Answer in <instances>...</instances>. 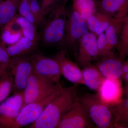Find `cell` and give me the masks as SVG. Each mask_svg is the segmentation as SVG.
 <instances>
[{"label": "cell", "mask_w": 128, "mask_h": 128, "mask_svg": "<svg viewBox=\"0 0 128 128\" xmlns=\"http://www.w3.org/2000/svg\"><path fill=\"white\" fill-rule=\"evenodd\" d=\"M78 85L61 88L30 128H56L63 116L72 107L76 98Z\"/></svg>", "instance_id": "obj_1"}, {"label": "cell", "mask_w": 128, "mask_h": 128, "mask_svg": "<svg viewBox=\"0 0 128 128\" xmlns=\"http://www.w3.org/2000/svg\"><path fill=\"white\" fill-rule=\"evenodd\" d=\"M48 15L42 25L40 40L47 46L63 44L67 16L64 4L59 5Z\"/></svg>", "instance_id": "obj_2"}, {"label": "cell", "mask_w": 128, "mask_h": 128, "mask_svg": "<svg viewBox=\"0 0 128 128\" xmlns=\"http://www.w3.org/2000/svg\"><path fill=\"white\" fill-rule=\"evenodd\" d=\"M78 98L98 128H114L111 106L102 102L96 94L87 93Z\"/></svg>", "instance_id": "obj_3"}, {"label": "cell", "mask_w": 128, "mask_h": 128, "mask_svg": "<svg viewBox=\"0 0 128 128\" xmlns=\"http://www.w3.org/2000/svg\"><path fill=\"white\" fill-rule=\"evenodd\" d=\"M60 85V83L56 84L34 71L28 79L23 91L22 107L28 104L44 98L55 90Z\"/></svg>", "instance_id": "obj_4"}, {"label": "cell", "mask_w": 128, "mask_h": 128, "mask_svg": "<svg viewBox=\"0 0 128 128\" xmlns=\"http://www.w3.org/2000/svg\"><path fill=\"white\" fill-rule=\"evenodd\" d=\"M6 70L13 78L14 93L23 92L28 79L34 72L29 57L26 55L10 57Z\"/></svg>", "instance_id": "obj_5"}, {"label": "cell", "mask_w": 128, "mask_h": 128, "mask_svg": "<svg viewBox=\"0 0 128 128\" xmlns=\"http://www.w3.org/2000/svg\"><path fill=\"white\" fill-rule=\"evenodd\" d=\"M62 87L60 85L51 94L41 100L24 106L10 128H20L33 123L39 118L44 108L54 98Z\"/></svg>", "instance_id": "obj_6"}, {"label": "cell", "mask_w": 128, "mask_h": 128, "mask_svg": "<svg viewBox=\"0 0 128 128\" xmlns=\"http://www.w3.org/2000/svg\"><path fill=\"white\" fill-rule=\"evenodd\" d=\"M67 16L63 44L73 48L83 34L88 32L86 21L73 9L66 11Z\"/></svg>", "instance_id": "obj_7"}, {"label": "cell", "mask_w": 128, "mask_h": 128, "mask_svg": "<svg viewBox=\"0 0 128 128\" xmlns=\"http://www.w3.org/2000/svg\"><path fill=\"white\" fill-rule=\"evenodd\" d=\"M94 124L76 96L71 108L63 116L56 128H90Z\"/></svg>", "instance_id": "obj_8"}, {"label": "cell", "mask_w": 128, "mask_h": 128, "mask_svg": "<svg viewBox=\"0 0 128 128\" xmlns=\"http://www.w3.org/2000/svg\"><path fill=\"white\" fill-rule=\"evenodd\" d=\"M29 58L35 73L56 84L60 83L61 74L58 64L54 58L38 52L32 54Z\"/></svg>", "instance_id": "obj_9"}, {"label": "cell", "mask_w": 128, "mask_h": 128, "mask_svg": "<svg viewBox=\"0 0 128 128\" xmlns=\"http://www.w3.org/2000/svg\"><path fill=\"white\" fill-rule=\"evenodd\" d=\"M96 41V34L89 32L79 40L76 57L79 67L83 68L93 60L99 58Z\"/></svg>", "instance_id": "obj_10"}, {"label": "cell", "mask_w": 128, "mask_h": 128, "mask_svg": "<svg viewBox=\"0 0 128 128\" xmlns=\"http://www.w3.org/2000/svg\"><path fill=\"white\" fill-rule=\"evenodd\" d=\"M23 92L14 95L0 104V125L10 128L23 106Z\"/></svg>", "instance_id": "obj_11"}, {"label": "cell", "mask_w": 128, "mask_h": 128, "mask_svg": "<svg viewBox=\"0 0 128 128\" xmlns=\"http://www.w3.org/2000/svg\"><path fill=\"white\" fill-rule=\"evenodd\" d=\"M97 92L100 100L110 106L121 100L123 95L120 79L105 78Z\"/></svg>", "instance_id": "obj_12"}, {"label": "cell", "mask_w": 128, "mask_h": 128, "mask_svg": "<svg viewBox=\"0 0 128 128\" xmlns=\"http://www.w3.org/2000/svg\"><path fill=\"white\" fill-rule=\"evenodd\" d=\"M54 58L58 64L61 75L66 80L75 84H83L82 70L68 57L66 50L58 52Z\"/></svg>", "instance_id": "obj_13"}, {"label": "cell", "mask_w": 128, "mask_h": 128, "mask_svg": "<svg viewBox=\"0 0 128 128\" xmlns=\"http://www.w3.org/2000/svg\"><path fill=\"white\" fill-rule=\"evenodd\" d=\"M95 64L106 78L120 79L122 74V59L116 57L114 53L100 58Z\"/></svg>", "instance_id": "obj_14"}, {"label": "cell", "mask_w": 128, "mask_h": 128, "mask_svg": "<svg viewBox=\"0 0 128 128\" xmlns=\"http://www.w3.org/2000/svg\"><path fill=\"white\" fill-rule=\"evenodd\" d=\"M98 7L100 12L112 18L123 19L128 16V0H101Z\"/></svg>", "instance_id": "obj_15"}, {"label": "cell", "mask_w": 128, "mask_h": 128, "mask_svg": "<svg viewBox=\"0 0 128 128\" xmlns=\"http://www.w3.org/2000/svg\"><path fill=\"white\" fill-rule=\"evenodd\" d=\"M83 84L92 90L97 91L105 78L95 65L90 64L82 70Z\"/></svg>", "instance_id": "obj_16"}, {"label": "cell", "mask_w": 128, "mask_h": 128, "mask_svg": "<svg viewBox=\"0 0 128 128\" xmlns=\"http://www.w3.org/2000/svg\"><path fill=\"white\" fill-rule=\"evenodd\" d=\"M38 43L22 36L13 44L5 47L10 57L26 55L36 49Z\"/></svg>", "instance_id": "obj_17"}, {"label": "cell", "mask_w": 128, "mask_h": 128, "mask_svg": "<svg viewBox=\"0 0 128 128\" xmlns=\"http://www.w3.org/2000/svg\"><path fill=\"white\" fill-rule=\"evenodd\" d=\"M111 106L113 114L114 128H128V96Z\"/></svg>", "instance_id": "obj_18"}, {"label": "cell", "mask_w": 128, "mask_h": 128, "mask_svg": "<svg viewBox=\"0 0 128 128\" xmlns=\"http://www.w3.org/2000/svg\"><path fill=\"white\" fill-rule=\"evenodd\" d=\"M21 0H0V26L2 27L17 15Z\"/></svg>", "instance_id": "obj_19"}, {"label": "cell", "mask_w": 128, "mask_h": 128, "mask_svg": "<svg viewBox=\"0 0 128 128\" xmlns=\"http://www.w3.org/2000/svg\"><path fill=\"white\" fill-rule=\"evenodd\" d=\"M13 19L20 28L22 36L38 43L40 36L37 32L36 26L34 24L19 14L16 15Z\"/></svg>", "instance_id": "obj_20"}, {"label": "cell", "mask_w": 128, "mask_h": 128, "mask_svg": "<svg viewBox=\"0 0 128 128\" xmlns=\"http://www.w3.org/2000/svg\"><path fill=\"white\" fill-rule=\"evenodd\" d=\"M73 9L86 21L96 12V6L94 0H73Z\"/></svg>", "instance_id": "obj_21"}, {"label": "cell", "mask_w": 128, "mask_h": 128, "mask_svg": "<svg viewBox=\"0 0 128 128\" xmlns=\"http://www.w3.org/2000/svg\"><path fill=\"white\" fill-rule=\"evenodd\" d=\"M13 86V78L6 70L0 79V103L9 96L12 90Z\"/></svg>", "instance_id": "obj_22"}, {"label": "cell", "mask_w": 128, "mask_h": 128, "mask_svg": "<svg viewBox=\"0 0 128 128\" xmlns=\"http://www.w3.org/2000/svg\"><path fill=\"white\" fill-rule=\"evenodd\" d=\"M120 40L116 46L119 57L124 59L128 54V16L124 22L120 33Z\"/></svg>", "instance_id": "obj_23"}, {"label": "cell", "mask_w": 128, "mask_h": 128, "mask_svg": "<svg viewBox=\"0 0 128 128\" xmlns=\"http://www.w3.org/2000/svg\"><path fill=\"white\" fill-rule=\"evenodd\" d=\"M18 12L20 16L33 24L37 27L36 22L30 7V0H21Z\"/></svg>", "instance_id": "obj_24"}, {"label": "cell", "mask_w": 128, "mask_h": 128, "mask_svg": "<svg viewBox=\"0 0 128 128\" xmlns=\"http://www.w3.org/2000/svg\"><path fill=\"white\" fill-rule=\"evenodd\" d=\"M99 19V22L95 29V34L99 35L104 33L110 25L114 18L103 14L100 12H96L95 13Z\"/></svg>", "instance_id": "obj_25"}, {"label": "cell", "mask_w": 128, "mask_h": 128, "mask_svg": "<svg viewBox=\"0 0 128 128\" xmlns=\"http://www.w3.org/2000/svg\"><path fill=\"white\" fill-rule=\"evenodd\" d=\"M30 3L32 13L36 22L37 27L40 25L42 26L46 16L43 12L40 4L38 0H30Z\"/></svg>", "instance_id": "obj_26"}, {"label": "cell", "mask_w": 128, "mask_h": 128, "mask_svg": "<svg viewBox=\"0 0 128 128\" xmlns=\"http://www.w3.org/2000/svg\"><path fill=\"white\" fill-rule=\"evenodd\" d=\"M98 36L97 38L96 44L99 58L114 53L109 51L108 49L106 38L105 33H102Z\"/></svg>", "instance_id": "obj_27"}, {"label": "cell", "mask_w": 128, "mask_h": 128, "mask_svg": "<svg viewBox=\"0 0 128 128\" xmlns=\"http://www.w3.org/2000/svg\"><path fill=\"white\" fill-rule=\"evenodd\" d=\"M127 16H128L123 19L113 18L110 25L105 31L106 37L113 34H120L124 22Z\"/></svg>", "instance_id": "obj_28"}, {"label": "cell", "mask_w": 128, "mask_h": 128, "mask_svg": "<svg viewBox=\"0 0 128 128\" xmlns=\"http://www.w3.org/2000/svg\"><path fill=\"white\" fill-rule=\"evenodd\" d=\"M60 0H41L40 4L41 9L46 16L50 12L59 4H58Z\"/></svg>", "instance_id": "obj_29"}, {"label": "cell", "mask_w": 128, "mask_h": 128, "mask_svg": "<svg viewBox=\"0 0 128 128\" xmlns=\"http://www.w3.org/2000/svg\"><path fill=\"white\" fill-rule=\"evenodd\" d=\"M5 47V46L0 44V66L7 69L10 57Z\"/></svg>", "instance_id": "obj_30"}, {"label": "cell", "mask_w": 128, "mask_h": 128, "mask_svg": "<svg viewBox=\"0 0 128 128\" xmlns=\"http://www.w3.org/2000/svg\"><path fill=\"white\" fill-rule=\"evenodd\" d=\"M120 34H112L106 37L108 49L109 51L113 52L112 50L115 47H116L120 39Z\"/></svg>", "instance_id": "obj_31"}, {"label": "cell", "mask_w": 128, "mask_h": 128, "mask_svg": "<svg viewBox=\"0 0 128 128\" xmlns=\"http://www.w3.org/2000/svg\"><path fill=\"white\" fill-rule=\"evenodd\" d=\"M88 30L95 34L96 28L99 22V19L97 16L95 14L90 16L86 21Z\"/></svg>", "instance_id": "obj_32"}, {"label": "cell", "mask_w": 128, "mask_h": 128, "mask_svg": "<svg viewBox=\"0 0 128 128\" xmlns=\"http://www.w3.org/2000/svg\"><path fill=\"white\" fill-rule=\"evenodd\" d=\"M128 73V61L127 60L123 63L121 78H122Z\"/></svg>", "instance_id": "obj_33"}, {"label": "cell", "mask_w": 128, "mask_h": 128, "mask_svg": "<svg viewBox=\"0 0 128 128\" xmlns=\"http://www.w3.org/2000/svg\"><path fill=\"white\" fill-rule=\"evenodd\" d=\"M6 69L3 68V67L0 66V79L1 78L2 76L3 75V74L5 73V72L6 70Z\"/></svg>", "instance_id": "obj_34"}, {"label": "cell", "mask_w": 128, "mask_h": 128, "mask_svg": "<svg viewBox=\"0 0 128 128\" xmlns=\"http://www.w3.org/2000/svg\"><path fill=\"white\" fill-rule=\"evenodd\" d=\"M2 28V27L0 26V34L1 30Z\"/></svg>", "instance_id": "obj_35"}, {"label": "cell", "mask_w": 128, "mask_h": 128, "mask_svg": "<svg viewBox=\"0 0 128 128\" xmlns=\"http://www.w3.org/2000/svg\"></svg>", "instance_id": "obj_36"}]
</instances>
